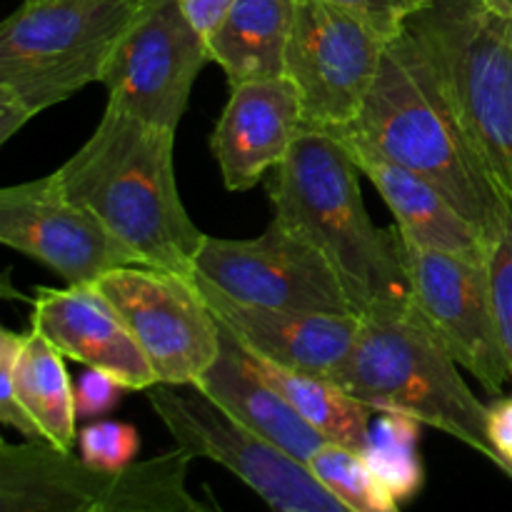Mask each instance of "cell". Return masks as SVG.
I'll return each mask as SVG.
<instances>
[{
  "label": "cell",
  "mask_w": 512,
  "mask_h": 512,
  "mask_svg": "<svg viewBox=\"0 0 512 512\" xmlns=\"http://www.w3.org/2000/svg\"><path fill=\"white\" fill-rule=\"evenodd\" d=\"M173 153V130L105 108L98 128L55 170V178L140 263L193 280L205 233L195 228L180 198Z\"/></svg>",
  "instance_id": "cell-1"
},
{
  "label": "cell",
  "mask_w": 512,
  "mask_h": 512,
  "mask_svg": "<svg viewBox=\"0 0 512 512\" xmlns=\"http://www.w3.org/2000/svg\"><path fill=\"white\" fill-rule=\"evenodd\" d=\"M360 168L343 140L303 130L288 158L265 178L278 223L328 258L360 318L410 305L395 228L378 230L360 193Z\"/></svg>",
  "instance_id": "cell-2"
},
{
  "label": "cell",
  "mask_w": 512,
  "mask_h": 512,
  "mask_svg": "<svg viewBox=\"0 0 512 512\" xmlns=\"http://www.w3.org/2000/svg\"><path fill=\"white\" fill-rule=\"evenodd\" d=\"M333 133L350 135L433 183L493 243L510 228L508 205L475 158L428 58L405 28L388 43L358 118Z\"/></svg>",
  "instance_id": "cell-3"
},
{
  "label": "cell",
  "mask_w": 512,
  "mask_h": 512,
  "mask_svg": "<svg viewBox=\"0 0 512 512\" xmlns=\"http://www.w3.org/2000/svg\"><path fill=\"white\" fill-rule=\"evenodd\" d=\"M145 0H23L0 25V143L100 83Z\"/></svg>",
  "instance_id": "cell-4"
},
{
  "label": "cell",
  "mask_w": 512,
  "mask_h": 512,
  "mask_svg": "<svg viewBox=\"0 0 512 512\" xmlns=\"http://www.w3.org/2000/svg\"><path fill=\"white\" fill-rule=\"evenodd\" d=\"M330 380L375 413H398L438 428L498 468L488 440V405L413 308L360 318L358 338Z\"/></svg>",
  "instance_id": "cell-5"
},
{
  "label": "cell",
  "mask_w": 512,
  "mask_h": 512,
  "mask_svg": "<svg viewBox=\"0 0 512 512\" xmlns=\"http://www.w3.org/2000/svg\"><path fill=\"white\" fill-rule=\"evenodd\" d=\"M512 215V20L480 0H430L403 25Z\"/></svg>",
  "instance_id": "cell-6"
},
{
  "label": "cell",
  "mask_w": 512,
  "mask_h": 512,
  "mask_svg": "<svg viewBox=\"0 0 512 512\" xmlns=\"http://www.w3.org/2000/svg\"><path fill=\"white\" fill-rule=\"evenodd\" d=\"M190 460L193 453L175 448L108 473L45 440L3 443L0 512H223L188 493Z\"/></svg>",
  "instance_id": "cell-7"
},
{
  "label": "cell",
  "mask_w": 512,
  "mask_h": 512,
  "mask_svg": "<svg viewBox=\"0 0 512 512\" xmlns=\"http://www.w3.org/2000/svg\"><path fill=\"white\" fill-rule=\"evenodd\" d=\"M193 278L255 308L358 315L328 258L278 220L250 240L205 235Z\"/></svg>",
  "instance_id": "cell-8"
},
{
  "label": "cell",
  "mask_w": 512,
  "mask_h": 512,
  "mask_svg": "<svg viewBox=\"0 0 512 512\" xmlns=\"http://www.w3.org/2000/svg\"><path fill=\"white\" fill-rule=\"evenodd\" d=\"M388 38L328 0H295L285 75L303 103L305 130L345 128L378 80Z\"/></svg>",
  "instance_id": "cell-9"
},
{
  "label": "cell",
  "mask_w": 512,
  "mask_h": 512,
  "mask_svg": "<svg viewBox=\"0 0 512 512\" xmlns=\"http://www.w3.org/2000/svg\"><path fill=\"white\" fill-rule=\"evenodd\" d=\"M90 288L118 313L153 365L158 385H190L218 360L220 323L195 280L150 265H123Z\"/></svg>",
  "instance_id": "cell-10"
},
{
  "label": "cell",
  "mask_w": 512,
  "mask_h": 512,
  "mask_svg": "<svg viewBox=\"0 0 512 512\" xmlns=\"http://www.w3.org/2000/svg\"><path fill=\"white\" fill-rule=\"evenodd\" d=\"M205 63H210L208 38L178 0H145L100 80L108 90V108L178 133Z\"/></svg>",
  "instance_id": "cell-11"
},
{
  "label": "cell",
  "mask_w": 512,
  "mask_h": 512,
  "mask_svg": "<svg viewBox=\"0 0 512 512\" xmlns=\"http://www.w3.org/2000/svg\"><path fill=\"white\" fill-rule=\"evenodd\" d=\"M398 245L408 270L410 308L433 330L455 363L478 378L485 393L500 398L510 383V370L500 343L490 260L485 263L420 248L400 233Z\"/></svg>",
  "instance_id": "cell-12"
},
{
  "label": "cell",
  "mask_w": 512,
  "mask_h": 512,
  "mask_svg": "<svg viewBox=\"0 0 512 512\" xmlns=\"http://www.w3.org/2000/svg\"><path fill=\"white\" fill-rule=\"evenodd\" d=\"M148 400L178 448L223 465L275 512H355L315 478L308 463L255 438L198 390L178 395L158 385Z\"/></svg>",
  "instance_id": "cell-13"
},
{
  "label": "cell",
  "mask_w": 512,
  "mask_h": 512,
  "mask_svg": "<svg viewBox=\"0 0 512 512\" xmlns=\"http://www.w3.org/2000/svg\"><path fill=\"white\" fill-rule=\"evenodd\" d=\"M0 243L58 273L73 288L123 265H143L108 225L75 203L55 173L0 190Z\"/></svg>",
  "instance_id": "cell-14"
},
{
  "label": "cell",
  "mask_w": 512,
  "mask_h": 512,
  "mask_svg": "<svg viewBox=\"0 0 512 512\" xmlns=\"http://www.w3.org/2000/svg\"><path fill=\"white\" fill-rule=\"evenodd\" d=\"M303 103L288 75L230 85L210 150L225 188L233 193L263 183L303 135Z\"/></svg>",
  "instance_id": "cell-15"
},
{
  "label": "cell",
  "mask_w": 512,
  "mask_h": 512,
  "mask_svg": "<svg viewBox=\"0 0 512 512\" xmlns=\"http://www.w3.org/2000/svg\"><path fill=\"white\" fill-rule=\"evenodd\" d=\"M200 295L213 310L215 320L243 345L248 353L298 370L330 378L348 358L360 330L358 315L295 313L238 303L205 280L193 278Z\"/></svg>",
  "instance_id": "cell-16"
},
{
  "label": "cell",
  "mask_w": 512,
  "mask_h": 512,
  "mask_svg": "<svg viewBox=\"0 0 512 512\" xmlns=\"http://www.w3.org/2000/svg\"><path fill=\"white\" fill-rule=\"evenodd\" d=\"M30 328L53 343L63 358L78 360L85 368L103 370L128 390H148L158 385L153 365L130 330L90 285L38 288Z\"/></svg>",
  "instance_id": "cell-17"
},
{
  "label": "cell",
  "mask_w": 512,
  "mask_h": 512,
  "mask_svg": "<svg viewBox=\"0 0 512 512\" xmlns=\"http://www.w3.org/2000/svg\"><path fill=\"white\" fill-rule=\"evenodd\" d=\"M0 420L25 440H45L70 450L75 430V385L65 370L63 353L30 333H0Z\"/></svg>",
  "instance_id": "cell-18"
},
{
  "label": "cell",
  "mask_w": 512,
  "mask_h": 512,
  "mask_svg": "<svg viewBox=\"0 0 512 512\" xmlns=\"http://www.w3.org/2000/svg\"><path fill=\"white\" fill-rule=\"evenodd\" d=\"M335 138L343 140L360 173L375 185L380 198L395 215V228L408 243L488 263L495 245L493 240L478 225L463 218L433 183L350 135H335Z\"/></svg>",
  "instance_id": "cell-19"
},
{
  "label": "cell",
  "mask_w": 512,
  "mask_h": 512,
  "mask_svg": "<svg viewBox=\"0 0 512 512\" xmlns=\"http://www.w3.org/2000/svg\"><path fill=\"white\" fill-rule=\"evenodd\" d=\"M200 395L218 405L233 423L265 440L273 448L293 455L300 463H310L328 440L298 410L270 388L245 360L238 340L220 325V355L193 385Z\"/></svg>",
  "instance_id": "cell-20"
},
{
  "label": "cell",
  "mask_w": 512,
  "mask_h": 512,
  "mask_svg": "<svg viewBox=\"0 0 512 512\" xmlns=\"http://www.w3.org/2000/svg\"><path fill=\"white\" fill-rule=\"evenodd\" d=\"M295 0H233L208 35L210 63L220 65L228 85L285 75Z\"/></svg>",
  "instance_id": "cell-21"
},
{
  "label": "cell",
  "mask_w": 512,
  "mask_h": 512,
  "mask_svg": "<svg viewBox=\"0 0 512 512\" xmlns=\"http://www.w3.org/2000/svg\"><path fill=\"white\" fill-rule=\"evenodd\" d=\"M243 355L253 365L255 373L270 388L278 390L298 410L300 418L313 425L328 443H338L363 453L370 438V425H373V408L345 393L335 380L268 363L245 348Z\"/></svg>",
  "instance_id": "cell-22"
},
{
  "label": "cell",
  "mask_w": 512,
  "mask_h": 512,
  "mask_svg": "<svg viewBox=\"0 0 512 512\" xmlns=\"http://www.w3.org/2000/svg\"><path fill=\"white\" fill-rule=\"evenodd\" d=\"M420 425L423 423L415 418L398 413H380V418L370 425L363 455L398 503L418 495L425 483L423 463L418 458Z\"/></svg>",
  "instance_id": "cell-23"
},
{
  "label": "cell",
  "mask_w": 512,
  "mask_h": 512,
  "mask_svg": "<svg viewBox=\"0 0 512 512\" xmlns=\"http://www.w3.org/2000/svg\"><path fill=\"white\" fill-rule=\"evenodd\" d=\"M315 478L355 512H400L395 495L380 483L360 450L325 443L310 458Z\"/></svg>",
  "instance_id": "cell-24"
},
{
  "label": "cell",
  "mask_w": 512,
  "mask_h": 512,
  "mask_svg": "<svg viewBox=\"0 0 512 512\" xmlns=\"http://www.w3.org/2000/svg\"><path fill=\"white\" fill-rule=\"evenodd\" d=\"M80 460L95 470L120 473L135 463L140 450V435L133 425L115 423V420H98L80 430L78 435Z\"/></svg>",
  "instance_id": "cell-25"
},
{
  "label": "cell",
  "mask_w": 512,
  "mask_h": 512,
  "mask_svg": "<svg viewBox=\"0 0 512 512\" xmlns=\"http://www.w3.org/2000/svg\"><path fill=\"white\" fill-rule=\"evenodd\" d=\"M490 280H493L500 343H503L512 383V223L490 250Z\"/></svg>",
  "instance_id": "cell-26"
},
{
  "label": "cell",
  "mask_w": 512,
  "mask_h": 512,
  "mask_svg": "<svg viewBox=\"0 0 512 512\" xmlns=\"http://www.w3.org/2000/svg\"><path fill=\"white\" fill-rule=\"evenodd\" d=\"M328 3L338 5V8L348 10L355 18L368 23L370 28L378 30L383 38L393 40L395 35L403 30L405 20L428 5L430 0H328Z\"/></svg>",
  "instance_id": "cell-27"
},
{
  "label": "cell",
  "mask_w": 512,
  "mask_h": 512,
  "mask_svg": "<svg viewBox=\"0 0 512 512\" xmlns=\"http://www.w3.org/2000/svg\"><path fill=\"white\" fill-rule=\"evenodd\" d=\"M125 390L128 388L113 375L88 368L75 385V413L78 418H100L118 405Z\"/></svg>",
  "instance_id": "cell-28"
},
{
  "label": "cell",
  "mask_w": 512,
  "mask_h": 512,
  "mask_svg": "<svg viewBox=\"0 0 512 512\" xmlns=\"http://www.w3.org/2000/svg\"><path fill=\"white\" fill-rule=\"evenodd\" d=\"M488 440L498 468L512 478V395H500L488 405Z\"/></svg>",
  "instance_id": "cell-29"
},
{
  "label": "cell",
  "mask_w": 512,
  "mask_h": 512,
  "mask_svg": "<svg viewBox=\"0 0 512 512\" xmlns=\"http://www.w3.org/2000/svg\"><path fill=\"white\" fill-rule=\"evenodd\" d=\"M178 3L180 8L185 10V15L193 20L195 28L208 38V35L218 28L223 15L228 13L233 0H178Z\"/></svg>",
  "instance_id": "cell-30"
},
{
  "label": "cell",
  "mask_w": 512,
  "mask_h": 512,
  "mask_svg": "<svg viewBox=\"0 0 512 512\" xmlns=\"http://www.w3.org/2000/svg\"><path fill=\"white\" fill-rule=\"evenodd\" d=\"M490 13L495 15H503V18L512 20V0H480Z\"/></svg>",
  "instance_id": "cell-31"
},
{
  "label": "cell",
  "mask_w": 512,
  "mask_h": 512,
  "mask_svg": "<svg viewBox=\"0 0 512 512\" xmlns=\"http://www.w3.org/2000/svg\"><path fill=\"white\" fill-rule=\"evenodd\" d=\"M88 512H108L105 508H93V510H88Z\"/></svg>",
  "instance_id": "cell-32"
}]
</instances>
